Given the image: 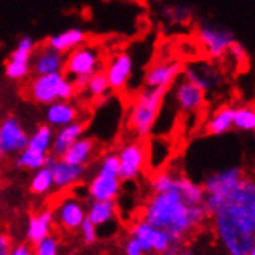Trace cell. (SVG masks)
Returning a JSON list of instances; mask_svg holds the SVG:
<instances>
[{"instance_id": "1", "label": "cell", "mask_w": 255, "mask_h": 255, "mask_svg": "<svg viewBox=\"0 0 255 255\" xmlns=\"http://www.w3.org/2000/svg\"><path fill=\"white\" fill-rule=\"evenodd\" d=\"M220 246L231 255H249L255 245V178L246 176L211 214Z\"/></svg>"}, {"instance_id": "2", "label": "cell", "mask_w": 255, "mask_h": 255, "mask_svg": "<svg viewBox=\"0 0 255 255\" xmlns=\"http://www.w3.org/2000/svg\"><path fill=\"white\" fill-rule=\"evenodd\" d=\"M141 218L164 229L176 245H184L190 235L211 220V215L204 204H190L176 189L175 179L172 190L152 192L142 206Z\"/></svg>"}, {"instance_id": "3", "label": "cell", "mask_w": 255, "mask_h": 255, "mask_svg": "<svg viewBox=\"0 0 255 255\" xmlns=\"http://www.w3.org/2000/svg\"><path fill=\"white\" fill-rule=\"evenodd\" d=\"M169 90L170 88L166 87L144 85V88H141L131 99L127 113V126L136 139L144 141L152 134Z\"/></svg>"}, {"instance_id": "4", "label": "cell", "mask_w": 255, "mask_h": 255, "mask_svg": "<svg viewBox=\"0 0 255 255\" xmlns=\"http://www.w3.org/2000/svg\"><path fill=\"white\" fill-rule=\"evenodd\" d=\"M243 178H245V172L238 166L221 169L204 178L201 187L204 190V206L209 215L215 211L218 204L226 198V195L231 190H234Z\"/></svg>"}, {"instance_id": "5", "label": "cell", "mask_w": 255, "mask_h": 255, "mask_svg": "<svg viewBox=\"0 0 255 255\" xmlns=\"http://www.w3.org/2000/svg\"><path fill=\"white\" fill-rule=\"evenodd\" d=\"M128 235L138 240L144 254H183V245H176L166 231L153 226L142 218L131 224Z\"/></svg>"}, {"instance_id": "6", "label": "cell", "mask_w": 255, "mask_h": 255, "mask_svg": "<svg viewBox=\"0 0 255 255\" xmlns=\"http://www.w3.org/2000/svg\"><path fill=\"white\" fill-rule=\"evenodd\" d=\"M119 178L123 183H131L138 179L148 162V150L142 139H131L118 148Z\"/></svg>"}, {"instance_id": "7", "label": "cell", "mask_w": 255, "mask_h": 255, "mask_svg": "<svg viewBox=\"0 0 255 255\" xmlns=\"http://www.w3.org/2000/svg\"><path fill=\"white\" fill-rule=\"evenodd\" d=\"M197 43L204 54L212 61H221L226 56L231 43L235 40L232 31L212 23H200L195 29Z\"/></svg>"}, {"instance_id": "8", "label": "cell", "mask_w": 255, "mask_h": 255, "mask_svg": "<svg viewBox=\"0 0 255 255\" xmlns=\"http://www.w3.org/2000/svg\"><path fill=\"white\" fill-rule=\"evenodd\" d=\"M104 57L96 45L82 43L78 48H74L65 54V68L64 73L68 78L79 76V74H88L92 76L93 73L102 68Z\"/></svg>"}, {"instance_id": "9", "label": "cell", "mask_w": 255, "mask_h": 255, "mask_svg": "<svg viewBox=\"0 0 255 255\" xmlns=\"http://www.w3.org/2000/svg\"><path fill=\"white\" fill-rule=\"evenodd\" d=\"M29 133L14 115L0 119V161L14 158L28 145Z\"/></svg>"}, {"instance_id": "10", "label": "cell", "mask_w": 255, "mask_h": 255, "mask_svg": "<svg viewBox=\"0 0 255 255\" xmlns=\"http://www.w3.org/2000/svg\"><path fill=\"white\" fill-rule=\"evenodd\" d=\"M53 211L56 226L68 234L78 232L82 221L87 218V206L74 195H65Z\"/></svg>"}, {"instance_id": "11", "label": "cell", "mask_w": 255, "mask_h": 255, "mask_svg": "<svg viewBox=\"0 0 255 255\" xmlns=\"http://www.w3.org/2000/svg\"><path fill=\"white\" fill-rule=\"evenodd\" d=\"M45 166L51 169L54 178V190L59 192L76 187L87 176V166H78V164L68 162L64 158H57L51 153L48 155Z\"/></svg>"}, {"instance_id": "12", "label": "cell", "mask_w": 255, "mask_h": 255, "mask_svg": "<svg viewBox=\"0 0 255 255\" xmlns=\"http://www.w3.org/2000/svg\"><path fill=\"white\" fill-rule=\"evenodd\" d=\"M133 57L127 51H116L107 59L106 65H102V70L106 73L112 92L119 93L126 90L133 76Z\"/></svg>"}, {"instance_id": "13", "label": "cell", "mask_w": 255, "mask_h": 255, "mask_svg": "<svg viewBox=\"0 0 255 255\" xmlns=\"http://www.w3.org/2000/svg\"><path fill=\"white\" fill-rule=\"evenodd\" d=\"M181 76L189 82H192L193 85L201 88L206 93L220 87L223 81L221 71L218 65L214 64L212 59H209V61H195V62L192 61L189 64H184Z\"/></svg>"}, {"instance_id": "14", "label": "cell", "mask_w": 255, "mask_h": 255, "mask_svg": "<svg viewBox=\"0 0 255 255\" xmlns=\"http://www.w3.org/2000/svg\"><path fill=\"white\" fill-rule=\"evenodd\" d=\"M67 76L65 73H51V74H34L26 88V95L34 104L47 107L48 104L59 99V85Z\"/></svg>"}, {"instance_id": "15", "label": "cell", "mask_w": 255, "mask_h": 255, "mask_svg": "<svg viewBox=\"0 0 255 255\" xmlns=\"http://www.w3.org/2000/svg\"><path fill=\"white\" fill-rule=\"evenodd\" d=\"M85 190L90 200H118L123 190V181L118 173H110L96 167Z\"/></svg>"}, {"instance_id": "16", "label": "cell", "mask_w": 255, "mask_h": 255, "mask_svg": "<svg viewBox=\"0 0 255 255\" xmlns=\"http://www.w3.org/2000/svg\"><path fill=\"white\" fill-rule=\"evenodd\" d=\"M184 62L178 59L158 61L150 65L144 73L145 87H166L170 88L183 74Z\"/></svg>"}, {"instance_id": "17", "label": "cell", "mask_w": 255, "mask_h": 255, "mask_svg": "<svg viewBox=\"0 0 255 255\" xmlns=\"http://www.w3.org/2000/svg\"><path fill=\"white\" fill-rule=\"evenodd\" d=\"M173 102L181 113H197L206 104V92L197 85H193L187 79L176 81L172 87Z\"/></svg>"}, {"instance_id": "18", "label": "cell", "mask_w": 255, "mask_h": 255, "mask_svg": "<svg viewBox=\"0 0 255 255\" xmlns=\"http://www.w3.org/2000/svg\"><path fill=\"white\" fill-rule=\"evenodd\" d=\"M65 68V54L56 51L54 48L43 45L36 48L31 61V71L34 74H51L64 73Z\"/></svg>"}, {"instance_id": "19", "label": "cell", "mask_w": 255, "mask_h": 255, "mask_svg": "<svg viewBox=\"0 0 255 255\" xmlns=\"http://www.w3.org/2000/svg\"><path fill=\"white\" fill-rule=\"evenodd\" d=\"M54 226H56V221H54L53 209H42V211H37L29 215L28 218L26 229H25V240L29 245L34 246L43 237L51 234Z\"/></svg>"}, {"instance_id": "20", "label": "cell", "mask_w": 255, "mask_h": 255, "mask_svg": "<svg viewBox=\"0 0 255 255\" xmlns=\"http://www.w3.org/2000/svg\"><path fill=\"white\" fill-rule=\"evenodd\" d=\"M81 116L79 107L71 101L57 99L45 107V123L50 124L53 128H59L76 121Z\"/></svg>"}, {"instance_id": "21", "label": "cell", "mask_w": 255, "mask_h": 255, "mask_svg": "<svg viewBox=\"0 0 255 255\" xmlns=\"http://www.w3.org/2000/svg\"><path fill=\"white\" fill-rule=\"evenodd\" d=\"M87 124L81 119H76L67 126H62L59 128H54V138H53V145H51V155L61 158L67 152V148L81 138L85 133Z\"/></svg>"}, {"instance_id": "22", "label": "cell", "mask_w": 255, "mask_h": 255, "mask_svg": "<svg viewBox=\"0 0 255 255\" xmlns=\"http://www.w3.org/2000/svg\"><path fill=\"white\" fill-rule=\"evenodd\" d=\"M116 200H90L87 204V218L92 221L98 229L113 224L118 217Z\"/></svg>"}, {"instance_id": "23", "label": "cell", "mask_w": 255, "mask_h": 255, "mask_svg": "<svg viewBox=\"0 0 255 255\" xmlns=\"http://www.w3.org/2000/svg\"><path fill=\"white\" fill-rule=\"evenodd\" d=\"M87 39H88V34L82 28L73 26V28L64 29L61 33H56V34L50 36L47 40H45V45L54 48L56 51H61V53L67 54L68 51L78 48L79 45L85 43Z\"/></svg>"}, {"instance_id": "24", "label": "cell", "mask_w": 255, "mask_h": 255, "mask_svg": "<svg viewBox=\"0 0 255 255\" xmlns=\"http://www.w3.org/2000/svg\"><path fill=\"white\" fill-rule=\"evenodd\" d=\"M96 147L98 145L95 138L84 136L82 134L81 138H78L67 148V152L61 158H64L68 162L78 164V166H88L96 155Z\"/></svg>"}, {"instance_id": "25", "label": "cell", "mask_w": 255, "mask_h": 255, "mask_svg": "<svg viewBox=\"0 0 255 255\" xmlns=\"http://www.w3.org/2000/svg\"><path fill=\"white\" fill-rule=\"evenodd\" d=\"M234 106H223L212 113L204 124V131L211 136H221L234 128Z\"/></svg>"}, {"instance_id": "26", "label": "cell", "mask_w": 255, "mask_h": 255, "mask_svg": "<svg viewBox=\"0 0 255 255\" xmlns=\"http://www.w3.org/2000/svg\"><path fill=\"white\" fill-rule=\"evenodd\" d=\"M47 158H48L47 153H42L39 150H34L26 145L20 153H17L12 158V166H14V169H19V170L34 172L45 166Z\"/></svg>"}, {"instance_id": "27", "label": "cell", "mask_w": 255, "mask_h": 255, "mask_svg": "<svg viewBox=\"0 0 255 255\" xmlns=\"http://www.w3.org/2000/svg\"><path fill=\"white\" fill-rule=\"evenodd\" d=\"M28 190L36 197H47L54 190V178L50 167L43 166L33 172L31 178H29Z\"/></svg>"}, {"instance_id": "28", "label": "cell", "mask_w": 255, "mask_h": 255, "mask_svg": "<svg viewBox=\"0 0 255 255\" xmlns=\"http://www.w3.org/2000/svg\"><path fill=\"white\" fill-rule=\"evenodd\" d=\"M84 92L90 99H93V101H104L112 95L110 84H109L107 76L102 68L98 70L96 73H93L92 76L88 78V82L84 88Z\"/></svg>"}, {"instance_id": "29", "label": "cell", "mask_w": 255, "mask_h": 255, "mask_svg": "<svg viewBox=\"0 0 255 255\" xmlns=\"http://www.w3.org/2000/svg\"><path fill=\"white\" fill-rule=\"evenodd\" d=\"M53 138H54V128L50 124H40L36 127V130L29 134L28 139V147L34 150H39L42 153H51V145H53Z\"/></svg>"}, {"instance_id": "30", "label": "cell", "mask_w": 255, "mask_h": 255, "mask_svg": "<svg viewBox=\"0 0 255 255\" xmlns=\"http://www.w3.org/2000/svg\"><path fill=\"white\" fill-rule=\"evenodd\" d=\"M37 48L36 39L29 34H25L19 39L17 45L14 47V50L9 53L8 61L12 62H20V64H31L33 61V54Z\"/></svg>"}, {"instance_id": "31", "label": "cell", "mask_w": 255, "mask_h": 255, "mask_svg": "<svg viewBox=\"0 0 255 255\" xmlns=\"http://www.w3.org/2000/svg\"><path fill=\"white\" fill-rule=\"evenodd\" d=\"M232 126L240 131H255V107L254 106H240L234 110Z\"/></svg>"}, {"instance_id": "32", "label": "cell", "mask_w": 255, "mask_h": 255, "mask_svg": "<svg viewBox=\"0 0 255 255\" xmlns=\"http://www.w3.org/2000/svg\"><path fill=\"white\" fill-rule=\"evenodd\" d=\"M162 17L166 19L169 23H176V25H181V23H187L192 16H193V9L189 5H181V3H176V5H167L164 6L162 11Z\"/></svg>"}, {"instance_id": "33", "label": "cell", "mask_w": 255, "mask_h": 255, "mask_svg": "<svg viewBox=\"0 0 255 255\" xmlns=\"http://www.w3.org/2000/svg\"><path fill=\"white\" fill-rule=\"evenodd\" d=\"M61 245H62L61 237L51 232L33 246L34 255H57L61 252Z\"/></svg>"}, {"instance_id": "34", "label": "cell", "mask_w": 255, "mask_h": 255, "mask_svg": "<svg viewBox=\"0 0 255 255\" xmlns=\"http://www.w3.org/2000/svg\"><path fill=\"white\" fill-rule=\"evenodd\" d=\"M31 73H33L31 71V64L12 62V61H8V59H6V62H5V76L9 81H16V82L25 81Z\"/></svg>"}, {"instance_id": "35", "label": "cell", "mask_w": 255, "mask_h": 255, "mask_svg": "<svg viewBox=\"0 0 255 255\" xmlns=\"http://www.w3.org/2000/svg\"><path fill=\"white\" fill-rule=\"evenodd\" d=\"M78 232L81 234V242L85 246L92 248V246H95L98 243V240H99V229L88 218H85L82 221V224H81V228H79Z\"/></svg>"}, {"instance_id": "36", "label": "cell", "mask_w": 255, "mask_h": 255, "mask_svg": "<svg viewBox=\"0 0 255 255\" xmlns=\"http://www.w3.org/2000/svg\"><path fill=\"white\" fill-rule=\"evenodd\" d=\"M224 57H231L234 64L240 68H243L245 65H248V51L245 48L243 43H240L238 40H234L231 43V47L226 53V56Z\"/></svg>"}, {"instance_id": "37", "label": "cell", "mask_w": 255, "mask_h": 255, "mask_svg": "<svg viewBox=\"0 0 255 255\" xmlns=\"http://www.w3.org/2000/svg\"><path fill=\"white\" fill-rule=\"evenodd\" d=\"M123 252L126 255H144V251L139 245V242L134 237L128 235L123 245Z\"/></svg>"}, {"instance_id": "38", "label": "cell", "mask_w": 255, "mask_h": 255, "mask_svg": "<svg viewBox=\"0 0 255 255\" xmlns=\"http://www.w3.org/2000/svg\"><path fill=\"white\" fill-rule=\"evenodd\" d=\"M12 238L8 232L0 231V255H11L12 248Z\"/></svg>"}, {"instance_id": "39", "label": "cell", "mask_w": 255, "mask_h": 255, "mask_svg": "<svg viewBox=\"0 0 255 255\" xmlns=\"http://www.w3.org/2000/svg\"><path fill=\"white\" fill-rule=\"evenodd\" d=\"M34 254V248L33 245H29L26 240L22 243L12 245L11 248V255H33Z\"/></svg>"}, {"instance_id": "40", "label": "cell", "mask_w": 255, "mask_h": 255, "mask_svg": "<svg viewBox=\"0 0 255 255\" xmlns=\"http://www.w3.org/2000/svg\"><path fill=\"white\" fill-rule=\"evenodd\" d=\"M88 78H90L88 74H79V76L71 78L74 88H76L78 92H84V88H85V85H87V82H88Z\"/></svg>"}, {"instance_id": "41", "label": "cell", "mask_w": 255, "mask_h": 255, "mask_svg": "<svg viewBox=\"0 0 255 255\" xmlns=\"http://www.w3.org/2000/svg\"><path fill=\"white\" fill-rule=\"evenodd\" d=\"M249 255H255V245L252 246V249H251V252H249Z\"/></svg>"}, {"instance_id": "42", "label": "cell", "mask_w": 255, "mask_h": 255, "mask_svg": "<svg viewBox=\"0 0 255 255\" xmlns=\"http://www.w3.org/2000/svg\"><path fill=\"white\" fill-rule=\"evenodd\" d=\"M254 133H255V131H254Z\"/></svg>"}]
</instances>
